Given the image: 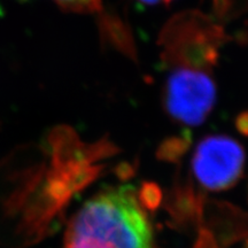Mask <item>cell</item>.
<instances>
[{
  "label": "cell",
  "mask_w": 248,
  "mask_h": 248,
  "mask_svg": "<svg viewBox=\"0 0 248 248\" xmlns=\"http://www.w3.org/2000/svg\"><path fill=\"white\" fill-rule=\"evenodd\" d=\"M245 152L241 145L226 136L203 138L195 148L192 170L206 190L218 192L233 186L243 175Z\"/></svg>",
  "instance_id": "obj_3"
},
{
  "label": "cell",
  "mask_w": 248,
  "mask_h": 248,
  "mask_svg": "<svg viewBox=\"0 0 248 248\" xmlns=\"http://www.w3.org/2000/svg\"><path fill=\"white\" fill-rule=\"evenodd\" d=\"M138 1L141 2V4H144V5L153 6V5H160V4L168 5V4H170V2H172L173 0H138Z\"/></svg>",
  "instance_id": "obj_5"
},
{
  "label": "cell",
  "mask_w": 248,
  "mask_h": 248,
  "mask_svg": "<svg viewBox=\"0 0 248 248\" xmlns=\"http://www.w3.org/2000/svg\"><path fill=\"white\" fill-rule=\"evenodd\" d=\"M59 7L76 14H97L102 12V0H53Z\"/></svg>",
  "instance_id": "obj_4"
},
{
  "label": "cell",
  "mask_w": 248,
  "mask_h": 248,
  "mask_svg": "<svg viewBox=\"0 0 248 248\" xmlns=\"http://www.w3.org/2000/svg\"><path fill=\"white\" fill-rule=\"evenodd\" d=\"M224 39L222 27L195 9L173 15L161 31L164 109L185 128L202 124L214 109L215 67Z\"/></svg>",
  "instance_id": "obj_1"
},
{
  "label": "cell",
  "mask_w": 248,
  "mask_h": 248,
  "mask_svg": "<svg viewBox=\"0 0 248 248\" xmlns=\"http://www.w3.org/2000/svg\"><path fill=\"white\" fill-rule=\"evenodd\" d=\"M63 248H154L153 226L130 186L93 195L74 215Z\"/></svg>",
  "instance_id": "obj_2"
}]
</instances>
